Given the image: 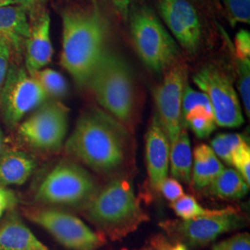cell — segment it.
<instances>
[{
  "mask_svg": "<svg viewBox=\"0 0 250 250\" xmlns=\"http://www.w3.org/2000/svg\"><path fill=\"white\" fill-rule=\"evenodd\" d=\"M129 147L127 128L97 107L81 114L65 143L68 155L101 174L121 170L128 159Z\"/></svg>",
  "mask_w": 250,
  "mask_h": 250,
  "instance_id": "obj_1",
  "label": "cell"
},
{
  "mask_svg": "<svg viewBox=\"0 0 250 250\" xmlns=\"http://www.w3.org/2000/svg\"><path fill=\"white\" fill-rule=\"evenodd\" d=\"M61 64L80 86H86L106 51V21L92 8H73L62 12Z\"/></svg>",
  "mask_w": 250,
  "mask_h": 250,
  "instance_id": "obj_2",
  "label": "cell"
},
{
  "mask_svg": "<svg viewBox=\"0 0 250 250\" xmlns=\"http://www.w3.org/2000/svg\"><path fill=\"white\" fill-rule=\"evenodd\" d=\"M86 218L112 241L121 240L148 220L135 196L132 180L120 175L97 191L84 205Z\"/></svg>",
  "mask_w": 250,
  "mask_h": 250,
  "instance_id": "obj_3",
  "label": "cell"
},
{
  "mask_svg": "<svg viewBox=\"0 0 250 250\" xmlns=\"http://www.w3.org/2000/svg\"><path fill=\"white\" fill-rule=\"evenodd\" d=\"M107 114L125 127L134 122L136 90L134 73L119 54L106 50L86 85Z\"/></svg>",
  "mask_w": 250,
  "mask_h": 250,
  "instance_id": "obj_4",
  "label": "cell"
},
{
  "mask_svg": "<svg viewBox=\"0 0 250 250\" xmlns=\"http://www.w3.org/2000/svg\"><path fill=\"white\" fill-rule=\"evenodd\" d=\"M127 18L134 49L149 70L164 72L178 60V45L154 9L131 3Z\"/></svg>",
  "mask_w": 250,
  "mask_h": 250,
  "instance_id": "obj_5",
  "label": "cell"
},
{
  "mask_svg": "<svg viewBox=\"0 0 250 250\" xmlns=\"http://www.w3.org/2000/svg\"><path fill=\"white\" fill-rule=\"evenodd\" d=\"M97 192V185L87 170L73 161H61L47 173L36 194L44 205H85Z\"/></svg>",
  "mask_w": 250,
  "mask_h": 250,
  "instance_id": "obj_6",
  "label": "cell"
},
{
  "mask_svg": "<svg viewBox=\"0 0 250 250\" xmlns=\"http://www.w3.org/2000/svg\"><path fill=\"white\" fill-rule=\"evenodd\" d=\"M24 215L68 250H98L107 242L104 234L93 231L78 217L61 209L29 208Z\"/></svg>",
  "mask_w": 250,
  "mask_h": 250,
  "instance_id": "obj_7",
  "label": "cell"
},
{
  "mask_svg": "<svg viewBox=\"0 0 250 250\" xmlns=\"http://www.w3.org/2000/svg\"><path fill=\"white\" fill-rule=\"evenodd\" d=\"M47 95L25 67L11 64L0 91V111L6 125L18 127L27 114L44 104Z\"/></svg>",
  "mask_w": 250,
  "mask_h": 250,
  "instance_id": "obj_8",
  "label": "cell"
},
{
  "mask_svg": "<svg viewBox=\"0 0 250 250\" xmlns=\"http://www.w3.org/2000/svg\"><path fill=\"white\" fill-rule=\"evenodd\" d=\"M68 122V107L60 101L46 102L18 125L19 136L38 151H59L65 142Z\"/></svg>",
  "mask_w": 250,
  "mask_h": 250,
  "instance_id": "obj_9",
  "label": "cell"
},
{
  "mask_svg": "<svg viewBox=\"0 0 250 250\" xmlns=\"http://www.w3.org/2000/svg\"><path fill=\"white\" fill-rule=\"evenodd\" d=\"M193 81L209 100L216 125L235 128L244 124L236 91L222 69L211 64L206 65L194 75Z\"/></svg>",
  "mask_w": 250,
  "mask_h": 250,
  "instance_id": "obj_10",
  "label": "cell"
},
{
  "mask_svg": "<svg viewBox=\"0 0 250 250\" xmlns=\"http://www.w3.org/2000/svg\"><path fill=\"white\" fill-rule=\"evenodd\" d=\"M160 225L176 243H182L186 247L202 248L225 232L240 229L245 225V220L234 208L225 214L166 221Z\"/></svg>",
  "mask_w": 250,
  "mask_h": 250,
  "instance_id": "obj_11",
  "label": "cell"
},
{
  "mask_svg": "<svg viewBox=\"0 0 250 250\" xmlns=\"http://www.w3.org/2000/svg\"><path fill=\"white\" fill-rule=\"evenodd\" d=\"M187 63L177 60L165 70L160 84L154 89V100L161 125L167 134L170 145L174 143L183 126L182 100L188 83Z\"/></svg>",
  "mask_w": 250,
  "mask_h": 250,
  "instance_id": "obj_12",
  "label": "cell"
},
{
  "mask_svg": "<svg viewBox=\"0 0 250 250\" xmlns=\"http://www.w3.org/2000/svg\"><path fill=\"white\" fill-rule=\"evenodd\" d=\"M157 9L180 46L191 55L197 53L202 28L195 7L188 0H157Z\"/></svg>",
  "mask_w": 250,
  "mask_h": 250,
  "instance_id": "obj_13",
  "label": "cell"
},
{
  "mask_svg": "<svg viewBox=\"0 0 250 250\" xmlns=\"http://www.w3.org/2000/svg\"><path fill=\"white\" fill-rule=\"evenodd\" d=\"M30 31L25 49V69L32 75L44 69L53 57V45L50 38V16L47 10L42 9L30 15Z\"/></svg>",
  "mask_w": 250,
  "mask_h": 250,
  "instance_id": "obj_14",
  "label": "cell"
},
{
  "mask_svg": "<svg viewBox=\"0 0 250 250\" xmlns=\"http://www.w3.org/2000/svg\"><path fill=\"white\" fill-rule=\"evenodd\" d=\"M170 148L169 138L159 118L154 115L146 135V161L150 187L157 192L168 177Z\"/></svg>",
  "mask_w": 250,
  "mask_h": 250,
  "instance_id": "obj_15",
  "label": "cell"
},
{
  "mask_svg": "<svg viewBox=\"0 0 250 250\" xmlns=\"http://www.w3.org/2000/svg\"><path fill=\"white\" fill-rule=\"evenodd\" d=\"M0 250H48L10 209L0 223Z\"/></svg>",
  "mask_w": 250,
  "mask_h": 250,
  "instance_id": "obj_16",
  "label": "cell"
},
{
  "mask_svg": "<svg viewBox=\"0 0 250 250\" xmlns=\"http://www.w3.org/2000/svg\"><path fill=\"white\" fill-rule=\"evenodd\" d=\"M29 31L28 13L22 7L10 5L0 8V41L8 42L11 50L21 53L24 49Z\"/></svg>",
  "mask_w": 250,
  "mask_h": 250,
  "instance_id": "obj_17",
  "label": "cell"
},
{
  "mask_svg": "<svg viewBox=\"0 0 250 250\" xmlns=\"http://www.w3.org/2000/svg\"><path fill=\"white\" fill-rule=\"evenodd\" d=\"M34 158L23 151L5 148L0 156V186H21L35 171Z\"/></svg>",
  "mask_w": 250,
  "mask_h": 250,
  "instance_id": "obj_18",
  "label": "cell"
},
{
  "mask_svg": "<svg viewBox=\"0 0 250 250\" xmlns=\"http://www.w3.org/2000/svg\"><path fill=\"white\" fill-rule=\"evenodd\" d=\"M193 161L191 181L197 188L209 186L224 169L222 161L212 148L205 144H201L195 148Z\"/></svg>",
  "mask_w": 250,
  "mask_h": 250,
  "instance_id": "obj_19",
  "label": "cell"
},
{
  "mask_svg": "<svg viewBox=\"0 0 250 250\" xmlns=\"http://www.w3.org/2000/svg\"><path fill=\"white\" fill-rule=\"evenodd\" d=\"M193 153L187 126L183 124L178 137L170 145V170L171 177L185 184H190L192 179Z\"/></svg>",
  "mask_w": 250,
  "mask_h": 250,
  "instance_id": "obj_20",
  "label": "cell"
},
{
  "mask_svg": "<svg viewBox=\"0 0 250 250\" xmlns=\"http://www.w3.org/2000/svg\"><path fill=\"white\" fill-rule=\"evenodd\" d=\"M209 186L215 196L222 198H242L248 195L250 190V186L241 174L231 168H224Z\"/></svg>",
  "mask_w": 250,
  "mask_h": 250,
  "instance_id": "obj_21",
  "label": "cell"
},
{
  "mask_svg": "<svg viewBox=\"0 0 250 250\" xmlns=\"http://www.w3.org/2000/svg\"><path fill=\"white\" fill-rule=\"evenodd\" d=\"M170 207L175 214L182 220L225 214L235 208L233 207H227L224 208H207L200 205L195 197L188 195H185L175 202L171 203Z\"/></svg>",
  "mask_w": 250,
  "mask_h": 250,
  "instance_id": "obj_22",
  "label": "cell"
},
{
  "mask_svg": "<svg viewBox=\"0 0 250 250\" xmlns=\"http://www.w3.org/2000/svg\"><path fill=\"white\" fill-rule=\"evenodd\" d=\"M184 125H188L199 138H206L216 129V122L212 110L197 107L184 116Z\"/></svg>",
  "mask_w": 250,
  "mask_h": 250,
  "instance_id": "obj_23",
  "label": "cell"
},
{
  "mask_svg": "<svg viewBox=\"0 0 250 250\" xmlns=\"http://www.w3.org/2000/svg\"><path fill=\"white\" fill-rule=\"evenodd\" d=\"M31 76L41 85L47 97L62 99L68 93V84L65 78L55 70L45 68L35 72Z\"/></svg>",
  "mask_w": 250,
  "mask_h": 250,
  "instance_id": "obj_24",
  "label": "cell"
},
{
  "mask_svg": "<svg viewBox=\"0 0 250 250\" xmlns=\"http://www.w3.org/2000/svg\"><path fill=\"white\" fill-rule=\"evenodd\" d=\"M246 141V138L241 134H221L212 139L211 148L219 159L228 165H232V151Z\"/></svg>",
  "mask_w": 250,
  "mask_h": 250,
  "instance_id": "obj_25",
  "label": "cell"
},
{
  "mask_svg": "<svg viewBox=\"0 0 250 250\" xmlns=\"http://www.w3.org/2000/svg\"><path fill=\"white\" fill-rule=\"evenodd\" d=\"M237 72V87L240 93L242 103L248 117L250 115V60L235 58Z\"/></svg>",
  "mask_w": 250,
  "mask_h": 250,
  "instance_id": "obj_26",
  "label": "cell"
},
{
  "mask_svg": "<svg viewBox=\"0 0 250 250\" xmlns=\"http://www.w3.org/2000/svg\"><path fill=\"white\" fill-rule=\"evenodd\" d=\"M227 19L232 26L250 23V0H223Z\"/></svg>",
  "mask_w": 250,
  "mask_h": 250,
  "instance_id": "obj_27",
  "label": "cell"
},
{
  "mask_svg": "<svg viewBox=\"0 0 250 250\" xmlns=\"http://www.w3.org/2000/svg\"><path fill=\"white\" fill-rule=\"evenodd\" d=\"M197 107H206L208 109L212 110L210 102L206 96V94L201 91L193 89L188 83H187L184 90L182 100V116H185L189 111Z\"/></svg>",
  "mask_w": 250,
  "mask_h": 250,
  "instance_id": "obj_28",
  "label": "cell"
},
{
  "mask_svg": "<svg viewBox=\"0 0 250 250\" xmlns=\"http://www.w3.org/2000/svg\"><path fill=\"white\" fill-rule=\"evenodd\" d=\"M232 165L237 170L247 184L250 185V147L246 141L232 153Z\"/></svg>",
  "mask_w": 250,
  "mask_h": 250,
  "instance_id": "obj_29",
  "label": "cell"
},
{
  "mask_svg": "<svg viewBox=\"0 0 250 250\" xmlns=\"http://www.w3.org/2000/svg\"><path fill=\"white\" fill-rule=\"evenodd\" d=\"M212 250H250L249 232H241L214 245Z\"/></svg>",
  "mask_w": 250,
  "mask_h": 250,
  "instance_id": "obj_30",
  "label": "cell"
},
{
  "mask_svg": "<svg viewBox=\"0 0 250 250\" xmlns=\"http://www.w3.org/2000/svg\"><path fill=\"white\" fill-rule=\"evenodd\" d=\"M160 192L163 195L168 201L171 203L175 202L183 196H185V192L182 185L176 179L172 177H167L161 184Z\"/></svg>",
  "mask_w": 250,
  "mask_h": 250,
  "instance_id": "obj_31",
  "label": "cell"
},
{
  "mask_svg": "<svg viewBox=\"0 0 250 250\" xmlns=\"http://www.w3.org/2000/svg\"><path fill=\"white\" fill-rule=\"evenodd\" d=\"M234 54L239 60H250V34L247 30L239 31L234 39Z\"/></svg>",
  "mask_w": 250,
  "mask_h": 250,
  "instance_id": "obj_32",
  "label": "cell"
},
{
  "mask_svg": "<svg viewBox=\"0 0 250 250\" xmlns=\"http://www.w3.org/2000/svg\"><path fill=\"white\" fill-rule=\"evenodd\" d=\"M11 46L8 42L0 41V91L2 89L9 72Z\"/></svg>",
  "mask_w": 250,
  "mask_h": 250,
  "instance_id": "obj_33",
  "label": "cell"
},
{
  "mask_svg": "<svg viewBox=\"0 0 250 250\" xmlns=\"http://www.w3.org/2000/svg\"><path fill=\"white\" fill-rule=\"evenodd\" d=\"M17 203L18 199L15 193L9 188L0 186V219L6 212L13 209Z\"/></svg>",
  "mask_w": 250,
  "mask_h": 250,
  "instance_id": "obj_34",
  "label": "cell"
},
{
  "mask_svg": "<svg viewBox=\"0 0 250 250\" xmlns=\"http://www.w3.org/2000/svg\"><path fill=\"white\" fill-rule=\"evenodd\" d=\"M171 246L163 235H156L150 238L145 247L138 250H170Z\"/></svg>",
  "mask_w": 250,
  "mask_h": 250,
  "instance_id": "obj_35",
  "label": "cell"
},
{
  "mask_svg": "<svg viewBox=\"0 0 250 250\" xmlns=\"http://www.w3.org/2000/svg\"><path fill=\"white\" fill-rule=\"evenodd\" d=\"M14 2L16 5L25 9L27 13L33 15L43 9V5L45 0H14Z\"/></svg>",
  "mask_w": 250,
  "mask_h": 250,
  "instance_id": "obj_36",
  "label": "cell"
},
{
  "mask_svg": "<svg viewBox=\"0 0 250 250\" xmlns=\"http://www.w3.org/2000/svg\"><path fill=\"white\" fill-rule=\"evenodd\" d=\"M114 8L117 10L118 14L123 19L126 20L128 16V11L132 0H111Z\"/></svg>",
  "mask_w": 250,
  "mask_h": 250,
  "instance_id": "obj_37",
  "label": "cell"
},
{
  "mask_svg": "<svg viewBox=\"0 0 250 250\" xmlns=\"http://www.w3.org/2000/svg\"><path fill=\"white\" fill-rule=\"evenodd\" d=\"M111 0H92L93 2V6L96 8V9H99V11L102 13V11L104 10V9L106 8V6L108 5V3L110 2ZM112 2V1H111ZM103 15V13H102Z\"/></svg>",
  "mask_w": 250,
  "mask_h": 250,
  "instance_id": "obj_38",
  "label": "cell"
},
{
  "mask_svg": "<svg viewBox=\"0 0 250 250\" xmlns=\"http://www.w3.org/2000/svg\"><path fill=\"white\" fill-rule=\"evenodd\" d=\"M5 150V136L3 131L0 129V156Z\"/></svg>",
  "mask_w": 250,
  "mask_h": 250,
  "instance_id": "obj_39",
  "label": "cell"
},
{
  "mask_svg": "<svg viewBox=\"0 0 250 250\" xmlns=\"http://www.w3.org/2000/svg\"><path fill=\"white\" fill-rule=\"evenodd\" d=\"M170 250H188V247H186L182 243H175L174 245L171 246Z\"/></svg>",
  "mask_w": 250,
  "mask_h": 250,
  "instance_id": "obj_40",
  "label": "cell"
},
{
  "mask_svg": "<svg viewBox=\"0 0 250 250\" xmlns=\"http://www.w3.org/2000/svg\"><path fill=\"white\" fill-rule=\"evenodd\" d=\"M10 5H16L14 0H0V8Z\"/></svg>",
  "mask_w": 250,
  "mask_h": 250,
  "instance_id": "obj_41",
  "label": "cell"
},
{
  "mask_svg": "<svg viewBox=\"0 0 250 250\" xmlns=\"http://www.w3.org/2000/svg\"></svg>",
  "mask_w": 250,
  "mask_h": 250,
  "instance_id": "obj_42",
  "label": "cell"
}]
</instances>
